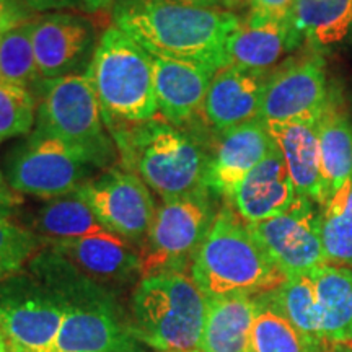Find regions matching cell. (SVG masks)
I'll list each match as a JSON object with an SVG mask.
<instances>
[{
	"mask_svg": "<svg viewBox=\"0 0 352 352\" xmlns=\"http://www.w3.org/2000/svg\"><path fill=\"white\" fill-rule=\"evenodd\" d=\"M114 25L148 54L227 67V44L241 20L223 7L188 0H114Z\"/></svg>",
	"mask_w": 352,
	"mask_h": 352,
	"instance_id": "1",
	"label": "cell"
},
{
	"mask_svg": "<svg viewBox=\"0 0 352 352\" xmlns=\"http://www.w3.org/2000/svg\"><path fill=\"white\" fill-rule=\"evenodd\" d=\"M122 168L138 175L164 201L206 188L210 152L195 131L179 129L165 118L109 129Z\"/></svg>",
	"mask_w": 352,
	"mask_h": 352,
	"instance_id": "2",
	"label": "cell"
},
{
	"mask_svg": "<svg viewBox=\"0 0 352 352\" xmlns=\"http://www.w3.org/2000/svg\"><path fill=\"white\" fill-rule=\"evenodd\" d=\"M191 277L208 298L264 296L287 280L230 206L215 215L191 264Z\"/></svg>",
	"mask_w": 352,
	"mask_h": 352,
	"instance_id": "3",
	"label": "cell"
},
{
	"mask_svg": "<svg viewBox=\"0 0 352 352\" xmlns=\"http://www.w3.org/2000/svg\"><path fill=\"white\" fill-rule=\"evenodd\" d=\"M85 76L108 131L153 120L158 114L152 57L116 25L101 33Z\"/></svg>",
	"mask_w": 352,
	"mask_h": 352,
	"instance_id": "4",
	"label": "cell"
},
{
	"mask_svg": "<svg viewBox=\"0 0 352 352\" xmlns=\"http://www.w3.org/2000/svg\"><path fill=\"white\" fill-rule=\"evenodd\" d=\"M132 334L162 352H197L208 297L178 271L145 276L132 294Z\"/></svg>",
	"mask_w": 352,
	"mask_h": 352,
	"instance_id": "5",
	"label": "cell"
},
{
	"mask_svg": "<svg viewBox=\"0 0 352 352\" xmlns=\"http://www.w3.org/2000/svg\"><path fill=\"white\" fill-rule=\"evenodd\" d=\"M34 96L36 127L67 144L94 168H111L118 148L87 76L43 78Z\"/></svg>",
	"mask_w": 352,
	"mask_h": 352,
	"instance_id": "6",
	"label": "cell"
},
{
	"mask_svg": "<svg viewBox=\"0 0 352 352\" xmlns=\"http://www.w3.org/2000/svg\"><path fill=\"white\" fill-rule=\"evenodd\" d=\"M215 196L208 188L164 201L140 248V276L184 272L191 267L212 227Z\"/></svg>",
	"mask_w": 352,
	"mask_h": 352,
	"instance_id": "7",
	"label": "cell"
},
{
	"mask_svg": "<svg viewBox=\"0 0 352 352\" xmlns=\"http://www.w3.org/2000/svg\"><path fill=\"white\" fill-rule=\"evenodd\" d=\"M91 168L67 144L34 127L7 155L6 176L19 195L51 201L76 192Z\"/></svg>",
	"mask_w": 352,
	"mask_h": 352,
	"instance_id": "8",
	"label": "cell"
},
{
	"mask_svg": "<svg viewBox=\"0 0 352 352\" xmlns=\"http://www.w3.org/2000/svg\"><path fill=\"white\" fill-rule=\"evenodd\" d=\"M74 195L91 209L104 230L131 243L142 245L157 214L151 189L124 168L111 166L96 178H88Z\"/></svg>",
	"mask_w": 352,
	"mask_h": 352,
	"instance_id": "9",
	"label": "cell"
},
{
	"mask_svg": "<svg viewBox=\"0 0 352 352\" xmlns=\"http://www.w3.org/2000/svg\"><path fill=\"white\" fill-rule=\"evenodd\" d=\"M318 208L315 201L297 195L283 214L259 223H246L254 240L287 277L327 264Z\"/></svg>",
	"mask_w": 352,
	"mask_h": 352,
	"instance_id": "10",
	"label": "cell"
},
{
	"mask_svg": "<svg viewBox=\"0 0 352 352\" xmlns=\"http://www.w3.org/2000/svg\"><path fill=\"white\" fill-rule=\"evenodd\" d=\"M328 95L324 63L318 52L292 57L270 72L259 120L318 121Z\"/></svg>",
	"mask_w": 352,
	"mask_h": 352,
	"instance_id": "11",
	"label": "cell"
},
{
	"mask_svg": "<svg viewBox=\"0 0 352 352\" xmlns=\"http://www.w3.org/2000/svg\"><path fill=\"white\" fill-rule=\"evenodd\" d=\"M98 39L94 23L76 13L50 12L34 19L32 41L39 76H85Z\"/></svg>",
	"mask_w": 352,
	"mask_h": 352,
	"instance_id": "12",
	"label": "cell"
},
{
	"mask_svg": "<svg viewBox=\"0 0 352 352\" xmlns=\"http://www.w3.org/2000/svg\"><path fill=\"white\" fill-rule=\"evenodd\" d=\"M206 173V188L228 199L241 179L274 151L276 144L266 122L253 120L215 135Z\"/></svg>",
	"mask_w": 352,
	"mask_h": 352,
	"instance_id": "13",
	"label": "cell"
},
{
	"mask_svg": "<svg viewBox=\"0 0 352 352\" xmlns=\"http://www.w3.org/2000/svg\"><path fill=\"white\" fill-rule=\"evenodd\" d=\"M151 57L162 116L179 129H188L199 120L204 121L206 96L217 72L206 65L171 57L153 54Z\"/></svg>",
	"mask_w": 352,
	"mask_h": 352,
	"instance_id": "14",
	"label": "cell"
},
{
	"mask_svg": "<svg viewBox=\"0 0 352 352\" xmlns=\"http://www.w3.org/2000/svg\"><path fill=\"white\" fill-rule=\"evenodd\" d=\"M65 311L67 303L38 292L0 290V328L12 346L26 352H51Z\"/></svg>",
	"mask_w": 352,
	"mask_h": 352,
	"instance_id": "15",
	"label": "cell"
},
{
	"mask_svg": "<svg viewBox=\"0 0 352 352\" xmlns=\"http://www.w3.org/2000/svg\"><path fill=\"white\" fill-rule=\"evenodd\" d=\"M270 72L227 65L215 74L204 103V122L214 135L258 120Z\"/></svg>",
	"mask_w": 352,
	"mask_h": 352,
	"instance_id": "16",
	"label": "cell"
},
{
	"mask_svg": "<svg viewBox=\"0 0 352 352\" xmlns=\"http://www.w3.org/2000/svg\"><path fill=\"white\" fill-rule=\"evenodd\" d=\"M296 197V188L284 158L274 147L241 179L227 201L243 222L259 223L287 210Z\"/></svg>",
	"mask_w": 352,
	"mask_h": 352,
	"instance_id": "17",
	"label": "cell"
},
{
	"mask_svg": "<svg viewBox=\"0 0 352 352\" xmlns=\"http://www.w3.org/2000/svg\"><path fill=\"white\" fill-rule=\"evenodd\" d=\"M51 250L85 276L101 280H126L140 276V254L131 241L103 230L80 239L50 241Z\"/></svg>",
	"mask_w": 352,
	"mask_h": 352,
	"instance_id": "18",
	"label": "cell"
},
{
	"mask_svg": "<svg viewBox=\"0 0 352 352\" xmlns=\"http://www.w3.org/2000/svg\"><path fill=\"white\" fill-rule=\"evenodd\" d=\"M270 135L292 178L296 192L323 206L318 121L266 122Z\"/></svg>",
	"mask_w": 352,
	"mask_h": 352,
	"instance_id": "19",
	"label": "cell"
},
{
	"mask_svg": "<svg viewBox=\"0 0 352 352\" xmlns=\"http://www.w3.org/2000/svg\"><path fill=\"white\" fill-rule=\"evenodd\" d=\"M134 334L103 305H69L51 352H134Z\"/></svg>",
	"mask_w": 352,
	"mask_h": 352,
	"instance_id": "20",
	"label": "cell"
},
{
	"mask_svg": "<svg viewBox=\"0 0 352 352\" xmlns=\"http://www.w3.org/2000/svg\"><path fill=\"white\" fill-rule=\"evenodd\" d=\"M302 39L284 20L241 21L227 44L228 65L270 72L284 56L302 46Z\"/></svg>",
	"mask_w": 352,
	"mask_h": 352,
	"instance_id": "21",
	"label": "cell"
},
{
	"mask_svg": "<svg viewBox=\"0 0 352 352\" xmlns=\"http://www.w3.org/2000/svg\"><path fill=\"white\" fill-rule=\"evenodd\" d=\"M258 297L208 298V315L197 352H253Z\"/></svg>",
	"mask_w": 352,
	"mask_h": 352,
	"instance_id": "22",
	"label": "cell"
},
{
	"mask_svg": "<svg viewBox=\"0 0 352 352\" xmlns=\"http://www.w3.org/2000/svg\"><path fill=\"white\" fill-rule=\"evenodd\" d=\"M321 179L324 201L352 176V122L338 91H329L318 118ZM324 204V202H323Z\"/></svg>",
	"mask_w": 352,
	"mask_h": 352,
	"instance_id": "23",
	"label": "cell"
},
{
	"mask_svg": "<svg viewBox=\"0 0 352 352\" xmlns=\"http://www.w3.org/2000/svg\"><path fill=\"white\" fill-rule=\"evenodd\" d=\"M314 279L320 336L324 342L352 340V270L321 264L310 271Z\"/></svg>",
	"mask_w": 352,
	"mask_h": 352,
	"instance_id": "24",
	"label": "cell"
},
{
	"mask_svg": "<svg viewBox=\"0 0 352 352\" xmlns=\"http://www.w3.org/2000/svg\"><path fill=\"white\" fill-rule=\"evenodd\" d=\"M289 20L314 52L336 46L352 30V0H294Z\"/></svg>",
	"mask_w": 352,
	"mask_h": 352,
	"instance_id": "25",
	"label": "cell"
},
{
	"mask_svg": "<svg viewBox=\"0 0 352 352\" xmlns=\"http://www.w3.org/2000/svg\"><path fill=\"white\" fill-rule=\"evenodd\" d=\"M34 233L50 241L72 240L103 232L91 209L76 195L47 201L33 217Z\"/></svg>",
	"mask_w": 352,
	"mask_h": 352,
	"instance_id": "26",
	"label": "cell"
},
{
	"mask_svg": "<svg viewBox=\"0 0 352 352\" xmlns=\"http://www.w3.org/2000/svg\"><path fill=\"white\" fill-rule=\"evenodd\" d=\"M320 210L324 261L352 270V176L324 201Z\"/></svg>",
	"mask_w": 352,
	"mask_h": 352,
	"instance_id": "27",
	"label": "cell"
},
{
	"mask_svg": "<svg viewBox=\"0 0 352 352\" xmlns=\"http://www.w3.org/2000/svg\"><path fill=\"white\" fill-rule=\"evenodd\" d=\"M327 342H316L294 327L272 303L270 294L258 296L253 324V352H323Z\"/></svg>",
	"mask_w": 352,
	"mask_h": 352,
	"instance_id": "28",
	"label": "cell"
},
{
	"mask_svg": "<svg viewBox=\"0 0 352 352\" xmlns=\"http://www.w3.org/2000/svg\"><path fill=\"white\" fill-rule=\"evenodd\" d=\"M32 21L12 26L0 33V82L34 90L43 80L32 41Z\"/></svg>",
	"mask_w": 352,
	"mask_h": 352,
	"instance_id": "29",
	"label": "cell"
},
{
	"mask_svg": "<svg viewBox=\"0 0 352 352\" xmlns=\"http://www.w3.org/2000/svg\"><path fill=\"white\" fill-rule=\"evenodd\" d=\"M38 101L26 88L0 82V142L28 135L36 122Z\"/></svg>",
	"mask_w": 352,
	"mask_h": 352,
	"instance_id": "30",
	"label": "cell"
},
{
	"mask_svg": "<svg viewBox=\"0 0 352 352\" xmlns=\"http://www.w3.org/2000/svg\"><path fill=\"white\" fill-rule=\"evenodd\" d=\"M39 245L41 239L33 230L0 215V283L19 274L34 258Z\"/></svg>",
	"mask_w": 352,
	"mask_h": 352,
	"instance_id": "31",
	"label": "cell"
},
{
	"mask_svg": "<svg viewBox=\"0 0 352 352\" xmlns=\"http://www.w3.org/2000/svg\"><path fill=\"white\" fill-rule=\"evenodd\" d=\"M294 0H250V12L246 20H284L287 19Z\"/></svg>",
	"mask_w": 352,
	"mask_h": 352,
	"instance_id": "32",
	"label": "cell"
},
{
	"mask_svg": "<svg viewBox=\"0 0 352 352\" xmlns=\"http://www.w3.org/2000/svg\"><path fill=\"white\" fill-rule=\"evenodd\" d=\"M34 13L16 0H0V33L12 26L32 21Z\"/></svg>",
	"mask_w": 352,
	"mask_h": 352,
	"instance_id": "33",
	"label": "cell"
},
{
	"mask_svg": "<svg viewBox=\"0 0 352 352\" xmlns=\"http://www.w3.org/2000/svg\"><path fill=\"white\" fill-rule=\"evenodd\" d=\"M21 6L32 10L33 13L51 10H69V8H78V10H85L83 0H16Z\"/></svg>",
	"mask_w": 352,
	"mask_h": 352,
	"instance_id": "34",
	"label": "cell"
},
{
	"mask_svg": "<svg viewBox=\"0 0 352 352\" xmlns=\"http://www.w3.org/2000/svg\"><path fill=\"white\" fill-rule=\"evenodd\" d=\"M21 202H23L21 195L10 186L6 173L2 171V166H0V215L10 217L20 208Z\"/></svg>",
	"mask_w": 352,
	"mask_h": 352,
	"instance_id": "35",
	"label": "cell"
},
{
	"mask_svg": "<svg viewBox=\"0 0 352 352\" xmlns=\"http://www.w3.org/2000/svg\"><path fill=\"white\" fill-rule=\"evenodd\" d=\"M83 6H85V12L98 13L113 8L114 0H83Z\"/></svg>",
	"mask_w": 352,
	"mask_h": 352,
	"instance_id": "36",
	"label": "cell"
},
{
	"mask_svg": "<svg viewBox=\"0 0 352 352\" xmlns=\"http://www.w3.org/2000/svg\"><path fill=\"white\" fill-rule=\"evenodd\" d=\"M323 352H352V340L327 342V347H324Z\"/></svg>",
	"mask_w": 352,
	"mask_h": 352,
	"instance_id": "37",
	"label": "cell"
},
{
	"mask_svg": "<svg viewBox=\"0 0 352 352\" xmlns=\"http://www.w3.org/2000/svg\"><path fill=\"white\" fill-rule=\"evenodd\" d=\"M188 2H195V3H199V6H208V7L226 8V0H188Z\"/></svg>",
	"mask_w": 352,
	"mask_h": 352,
	"instance_id": "38",
	"label": "cell"
},
{
	"mask_svg": "<svg viewBox=\"0 0 352 352\" xmlns=\"http://www.w3.org/2000/svg\"><path fill=\"white\" fill-rule=\"evenodd\" d=\"M10 341H8L7 334L3 333V329L0 328V352H8L10 351Z\"/></svg>",
	"mask_w": 352,
	"mask_h": 352,
	"instance_id": "39",
	"label": "cell"
},
{
	"mask_svg": "<svg viewBox=\"0 0 352 352\" xmlns=\"http://www.w3.org/2000/svg\"><path fill=\"white\" fill-rule=\"evenodd\" d=\"M245 0H226V8L227 10H233V8H239Z\"/></svg>",
	"mask_w": 352,
	"mask_h": 352,
	"instance_id": "40",
	"label": "cell"
},
{
	"mask_svg": "<svg viewBox=\"0 0 352 352\" xmlns=\"http://www.w3.org/2000/svg\"><path fill=\"white\" fill-rule=\"evenodd\" d=\"M8 352H26V351L20 349V347H16V346H10V351H8Z\"/></svg>",
	"mask_w": 352,
	"mask_h": 352,
	"instance_id": "41",
	"label": "cell"
}]
</instances>
